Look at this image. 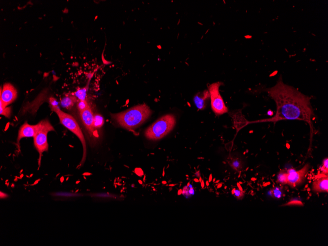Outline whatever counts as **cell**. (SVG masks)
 Masks as SVG:
<instances>
[{"label": "cell", "mask_w": 328, "mask_h": 246, "mask_svg": "<svg viewBox=\"0 0 328 246\" xmlns=\"http://www.w3.org/2000/svg\"><path fill=\"white\" fill-rule=\"evenodd\" d=\"M268 93L276 104V114L275 117L262 121L299 120L311 126L314 112L309 97L285 84L281 77L275 86L268 90Z\"/></svg>", "instance_id": "6da1fadb"}, {"label": "cell", "mask_w": 328, "mask_h": 246, "mask_svg": "<svg viewBox=\"0 0 328 246\" xmlns=\"http://www.w3.org/2000/svg\"><path fill=\"white\" fill-rule=\"evenodd\" d=\"M152 111L146 104L139 105L123 112L114 114L112 117L121 127L133 130L142 125L150 118Z\"/></svg>", "instance_id": "7a4b0ae2"}, {"label": "cell", "mask_w": 328, "mask_h": 246, "mask_svg": "<svg viewBox=\"0 0 328 246\" xmlns=\"http://www.w3.org/2000/svg\"><path fill=\"white\" fill-rule=\"evenodd\" d=\"M175 123V115L172 114L164 115L146 130L145 136L150 140H159L172 130Z\"/></svg>", "instance_id": "3957f363"}, {"label": "cell", "mask_w": 328, "mask_h": 246, "mask_svg": "<svg viewBox=\"0 0 328 246\" xmlns=\"http://www.w3.org/2000/svg\"><path fill=\"white\" fill-rule=\"evenodd\" d=\"M52 110L57 114L61 124L73 133V134H75L81 141L83 147V156L82 161L80 164L81 166L83 163H84L86 160L87 147L86 143L84 136L83 133L82 132L79 125L75 119L72 115L62 112L59 108L53 109H52Z\"/></svg>", "instance_id": "277c9868"}, {"label": "cell", "mask_w": 328, "mask_h": 246, "mask_svg": "<svg viewBox=\"0 0 328 246\" xmlns=\"http://www.w3.org/2000/svg\"><path fill=\"white\" fill-rule=\"evenodd\" d=\"M42 126L39 132L33 137L34 145L39 153V169L40 167L41 157L43 156V152L48 150V133L51 131H55L53 126L47 119H44L41 121Z\"/></svg>", "instance_id": "5b68a950"}, {"label": "cell", "mask_w": 328, "mask_h": 246, "mask_svg": "<svg viewBox=\"0 0 328 246\" xmlns=\"http://www.w3.org/2000/svg\"><path fill=\"white\" fill-rule=\"evenodd\" d=\"M222 85V83L218 82L212 84L208 87L212 109L218 115H222L228 112V108L226 106L219 91L220 87Z\"/></svg>", "instance_id": "8992f818"}, {"label": "cell", "mask_w": 328, "mask_h": 246, "mask_svg": "<svg viewBox=\"0 0 328 246\" xmlns=\"http://www.w3.org/2000/svg\"><path fill=\"white\" fill-rule=\"evenodd\" d=\"M310 168V165L307 164L299 171H296L293 168L287 170V184L292 188H295L302 184Z\"/></svg>", "instance_id": "52a82bcc"}, {"label": "cell", "mask_w": 328, "mask_h": 246, "mask_svg": "<svg viewBox=\"0 0 328 246\" xmlns=\"http://www.w3.org/2000/svg\"><path fill=\"white\" fill-rule=\"evenodd\" d=\"M17 93L11 84H5L1 90V106L7 107L16 99Z\"/></svg>", "instance_id": "ba28073f"}, {"label": "cell", "mask_w": 328, "mask_h": 246, "mask_svg": "<svg viewBox=\"0 0 328 246\" xmlns=\"http://www.w3.org/2000/svg\"><path fill=\"white\" fill-rule=\"evenodd\" d=\"M41 121L36 125H30L27 122L24 123L19 130L17 137L18 144H19L20 140L23 138H33L41 129Z\"/></svg>", "instance_id": "9c48e42d"}, {"label": "cell", "mask_w": 328, "mask_h": 246, "mask_svg": "<svg viewBox=\"0 0 328 246\" xmlns=\"http://www.w3.org/2000/svg\"><path fill=\"white\" fill-rule=\"evenodd\" d=\"M81 119L83 124L90 135H94V116L91 109L89 107L80 112Z\"/></svg>", "instance_id": "30bf717a"}, {"label": "cell", "mask_w": 328, "mask_h": 246, "mask_svg": "<svg viewBox=\"0 0 328 246\" xmlns=\"http://www.w3.org/2000/svg\"><path fill=\"white\" fill-rule=\"evenodd\" d=\"M312 190L316 192H328V176L320 174L312 184Z\"/></svg>", "instance_id": "8fae6325"}, {"label": "cell", "mask_w": 328, "mask_h": 246, "mask_svg": "<svg viewBox=\"0 0 328 246\" xmlns=\"http://www.w3.org/2000/svg\"><path fill=\"white\" fill-rule=\"evenodd\" d=\"M210 98L209 91H204L199 93L195 95L194 98L196 107L200 110H203L207 107V101Z\"/></svg>", "instance_id": "7c38bea8"}, {"label": "cell", "mask_w": 328, "mask_h": 246, "mask_svg": "<svg viewBox=\"0 0 328 246\" xmlns=\"http://www.w3.org/2000/svg\"><path fill=\"white\" fill-rule=\"evenodd\" d=\"M76 99L75 97L66 96L64 97L61 101L62 106L66 108H70L72 107L74 102H75Z\"/></svg>", "instance_id": "4fadbf2b"}, {"label": "cell", "mask_w": 328, "mask_h": 246, "mask_svg": "<svg viewBox=\"0 0 328 246\" xmlns=\"http://www.w3.org/2000/svg\"><path fill=\"white\" fill-rule=\"evenodd\" d=\"M277 181L278 182L282 185L287 184V171L281 170L277 175Z\"/></svg>", "instance_id": "5bb4252c"}, {"label": "cell", "mask_w": 328, "mask_h": 246, "mask_svg": "<svg viewBox=\"0 0 328 246\" xmlns=\"http://www.w3.org/2000/svg\"><path fill=\"white\" fill-rule=\"evenodd\" d=\"M104 122L103 117L100 115H96L94 116V128H99L102 127Z\"/></svg>", "instance_id": "9a60e30c"}, {"label": "cell", "mask_w": 328, "mask_h": 246, "mask_svg": "<svg viewBox=\"0 0 328 246\" xmlns=\"http://www.w3.org/2000/svg\"><path fill=\"white\" fill-rule=\"evenodd\" d=\"M87 90L86 87L84 89H79L75 93L76 96L79 99V100H86V97Z\"/></svg>", "instance_id": "2e32d148"}, {"label": "cell", "mask_w": 328, "mask_h": 246, "mask_svg": "<svg viewBox=\"0 0 328 246\" xmlns=\"http://www.w3.org/2000/svg\"><path fill=\"white\" fill-rule=\"evenodd\" d=\"M194 193V190L192 187V185L187 186L183 188V194H184L186 197H190L192 195H193Z\"/></svg>", "instance_id": "e0dca14e"}, {"label": "cell", "mask_w": 328, "mask_h": 246, "mask_svg": "<svg viewBox=\"0 0 328 246\" xmlns=\"http://www.w3.org/2000/svg\"><path fill=\"white\" fill-rule=\"evenodd\" d=\"M284 206H303V203L302 201L298 199H291L287 203L284 204Z\"/></svg>", "instance_id": "ac0fdd59"}, {"label": "cell", "mask_w": 328, "mask_h": 246, "mask_svg": "<svg viewBox=\"0 0 328 246\" xmlns=\"http://www.w3.org/2000/svg\"><path fill=\"white\" fill-rule=\"evenodd\" d=\"M77 107L80 112H81L87 109V108H89V106L87 104L86 101L80 100L77 104Z\"/></svg>", "instance_id": "d6986e66"}, {"label": "cell", "mask_w": 328, "mask_h": 246, "mask_svg": "<svg viewBox=\"0 0 328 246\" xmlns=\"http://www.w3.org/2000/svg\"><path fill=\"white\" fill-rule=\"evenodd\" d=\"M322 175H328V159L326 158L323 162V164L321 168Z\"/></svg>", "instance_id": "ffe728a7"}, {"label": "cell", "mask_w": 328, "mask_h": 246, "mask_svg": "<svg viewBox=\"0 0 328 246\" xmlns=\"http://www.w3.org/2000/svg\"><path fill=\"white\" fill-rule=\"evenodd\" d=\"M272 194L274 197L276 199H280L282 196V190L279 188H275L272 190Z\"/></svg>", "instance_id": "44dd1931"}, {"label": "cell", "mask_w": 328, "mask_h": 246, "mask_svg": "<svg viewBox=\"0 0 328 246\" xmlns=\"http://www.w3.org/2000/svg\"><path fill=\"white\" fill-rule=\"evenodd\" d=\"M232 194H234V197L236 198V199H243V197H244V196L245 195V194L242 191L239 189H234L232 192Z\"/></svg>", "instance_id": "7402d4cb"}, {"label": "cell", "mask_w": 328, "mask_h": 246, "mask_svg": "<svg viewBox=\"0 0 328 246\" xmlns=\"http://www.w3.org/2000/svg\"><path fill=\"white\" fill-rule=\"evenodd\" d=\"M1 107V115H4L5 117H9L11 115V109L7 107L0 106Z\"/></svg>", "instance_id": "603a6c76"}, {"label": "cell", "mask_w": 328, "mask_h": 246, "mask_svg": "<svg viewBox=\"0 0 328 246\" xmlns=\"http://www.w3.org/2000/svg\"><path fill=\"white\" fill-rule=\"evenodd\" d=\"M231 166L234 169L238 170V169H240L241 168L242 164H241V161L239 160L235 159V160H234L232 161Z\"/></svg>", "instance_id": "cb8c5ba5"}, {"label": "cell", "mask_w": 328, "mask_h": 246, "mask_svg": "<svg viewBox=\"0 0 328 246\" xmlns=\"http://www.w3.org/2000/svg\"><path fill=\"white\" fill-rule=\"evenodd\" d=\"M49 103L50 104L51 107L52 109L58 107V103L55 98L53 97H51L49 99Z\"/></svg>", "instance_id": "d4e9b609"}, {"label": "cell", "mask_w": 328, "mask_h": 246, "mask_svg": "<svg viewBox=\"0 0 328 246\" xmlns=\"http://www.w3.org/2000/svg\"><path fill=\"white\" fill-rule=\"evenodd\" d=\"M201 187H202V188H203L204 186V183L203 181L201 182Z\"/></svg>", "instance_id": "484cf974"}, {"label": "cell", "mask_w": 328, "mask_h": 246, "mask_svg": "<svg viewBox=\"0 0 328 246\" xmlns=\"http://www.w3.org/2000/svg\"><path fill=\"white\" fill-rule=\"evenodd\" d=\"M199 173H200V172H197L196 173V175L197 176V177H199V176H200V175H199Z\"/></svg>", "instance_id": "4316f807"}, {"label": "cell", "mask_w": 328, "mask_h": 246, "mask_svg": "<svg viewBox=\"0 0 328 246\" xmlns=\"http://www.w3.org/2000/svg\"><path fill=\"white\" fill-rule=\"evenodd\" d=\"M212 180V175H210V178H209V182H210Z\"/></svg>", "instance_id": "83f0119b"}, {"label": "cell", "mask_w": 328, "mask_h": 246, "mask_svg": "<svg viewBox=\"0 0 328 246\" xmlns=\"http://www.w3.org/2000/svg\"><path fill=\"white\" fill-rule=\"evenodd\" d=\"M207 186H209V182H208V181H207Z\"/></svg>", "instance_id": "f1b7e54d"}, {"label": "cell", "mask_w": 328, "mask_h": 246, "mask_svg": "<svg viewBox=\"0 0 328 246\" xmlns=\"http://www.w3.org/2000/svg\"><path fill=\"white\" fill-rule=\"evenodd\" d=\"M194 181H196L199 182V180H197V179H194Z\"/></svg>", "instance_id": "f546056e"}]
</instances>
